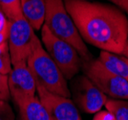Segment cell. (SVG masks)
Masks as SVG:
<instances>
[{
  "label": "cell",
  "mask_w": 128,
  "mask_h": 120,
  "mask_svg": "<svg viewBox=\"0 0 128 120\" xmlns=\"http://www.w3.org/2000/svg\"><path fill=\"white\" fill-rule=\"evenodd\" d=\"M36 92L53 120H82L76 104L70 98L50 92L38 84Z\"/></svg>",
  "instance_id": "cell-9"
},
{
  "label": "cell",
  "mask_w": 128,
  "mask_h": 120,
  "mask_svg": "<svg viewBox=\"0 0 128 120\" xmlns=\"http://www.w3.org/2000/svg\"><path fill=\"white\" fill-rule=\"evenodd\" d=\"M84 42L122 55L128 38V16L117 6L86 0H63Z\"/></svg>",
  "instance_id": "cell-1"
},
{
  "label": "cell",
  "mask_w": 128,
  "mask_h": 120,
  "mask_svg": "<svg viewBox=\"0 0 128 120\" xmlns=\"http://www.w3.org/2000/svg\"><path fill=\"white\" fill-rule=\"evenodd\" d=\"M115 6L122 10L128 16V0H110Z\"/></svg>",
  "instance_id": "cell-19"
},
{
  "label": "cell",
  "mask_w": 128,
  "mask_h": 120,
  "mask_svg": "<svg viewBox=\"0 0 128 120\" xmlns=\"http://www.w3.org/2000/svg\"><path fill=\"white\" fill-rule=\"evenodd\" d=\"M10 98H11V94L9 90L8 75L0 73V100L9 101Z\"/></svg>",
  "instance_id": "cell-17"
},
{
  "label": "cell",
  "mask_w": 128,
  "mask_h": 120,
  "mask_svg": "<svg viewBox=\"0 0 128 120\" xmlns=\"http://www.w3.org/2000/svg\"><path fill=\"white\" fill-rule=\"evenodd\" d=\"M104 107L116 120H128V100L108 98Z\"/></svg>",
  "instance_id": "cell-13"
},
{
  "label": "cell",
  "mask_w": 128,
  "mask_h": 120,
  "mask_svg": "<svg viewBox=\"0 0 128 120\" xmlns=\"http://www.w3.org/2000/svg\"><path fill=\"white\" fill-rule=\"evenodd\" d=\"M34 36V29L23 15L9 20L8 44L12 66L27 63Z\"/></svg>",
  "instance_id": "cell-6"
},
{
  "label": "cell",
  "mask_w": 128,
  "mask_h": 120,
  "mask_svg": "<svg viewBox=\"0 0 128 120\" xmlns=\"http://www.w3.org/2000/svg\"><path fill=\"white\" fill-rule=\"evenodd\" d=\"M23 17L34 30H41L45 21L46 0H20Z\"/></svg>",
  "instance_id": "cell-10"
},
{
  "label": "cell",
  "mask_w": 128,
  "mask_h": 120,
  "mask_svg": "<svg viewBox=\"0 0 128 120\" xmlns=\"http://www.w3.org/2000/svg\"><path fill=\"white\" fill-rule=\"evenodd\" d=\"M0 10L8 20H12L22 15L20 0H0Z\"/></svg>",
  "instance_id": "cell-14"
},
{
  "label": "cell",
  "mask_w": 128,
  "mask_h": 120,
  "mask_svg": "<svg viewBox=\"0 0 128 120\" xmlns=\"http://www.w3.org/2000/svg\"><path fill=\"white\" fill-rule=\"evenodd\" d=\"M44 25L56 38L72 45L83 63L92 60V55L67 11L63 0H46Z\"/></svg>",
  "instance_id": "cell-3"
},
{
  "label": "cell",
  "mask_w": 128,
  "mask_h": 120,
  "mask_svg": "<svg viewBox=\"0 0 128 120\" xmlns=\"http://www.w3.org/2000/svg\"><path fill=\"white\" fill-rule=\"evenodd\" d=\"M12 69L11 53L8 41L0 45V73L9 75Z\"/></svg>",
  "instance_id": "cell-15"
},
{
  "label": "cell",
  "mask_w": 128,
  "mask_h": 120,
  "mask_svg": "<svg viewBox=\"0 0 128 120\" xmlns=\"http://www.w3.org/2000/svg\"><path fill=\"white\" fill-rule=\"evenodd\" d=\"M0 120H16L14 110L9 101L0 100Z\"/></svg>",
  "instance_id": "cell-16"
},
{
  "label": "cell",
  "mask_w": 128,
  "mask_h": 120,
  "mask_svg": "<svg viewBox=\"0 0 128 120\" xmlns=\"http://www.w3.org/2000/svg\"><path fill=\"white\" fill-rule=\"evenodd\" d=\"M86 1H88V0H86Z\"/></svg>",
  "instance_id": "cell-23"
},
{
  "label": "cell",
  "mask_w": 128,
  "mask_h": 120,
  "mask_svg": "<svg viewBox=\"0 0 128 120\" xmlns=\"http://www.w3.org/2000/svg\"><path fill=\"white\" fill-rule=\"evenodd\" d=\"M17 107L20 120H53L38 96L27 100Z\"/></svg>",
  "instance_id": "cell-11"
},
{
  "label": "cell",
  "mask_w": 128,
  "mask_h": 120,
  "mask_svg": "<svg viewBox=\"0 0 128 120\" xmlns=\"http://www.w3.org/2000/svg\"><path fill=\"white\" fill-rule=\"evenodd\" d=\"M122 55L128 58V38H127V41H126V46H125V49H124V52H123Z\"/></svg>",
  "instance_id": "cell-22"
},
{
  "label": "cell",
  "mask_w": 128,
  "mask_h": 120,
  "mask_svg": "<svg viewBox=\"0 0 128 120\" xmlns=\"http://www.w3.org/2000/svg\"><path fill=\"white\" fill-rule=\"evenodd\" d=\"M9 26V20L6 17V16L0 10V31H3L4 29Z\"/></svg>",
  "instance_id": "cell-20"
},
{
  "label": "cell",
  "mask_w": 128,
  "mask_h": 120,
  "mask_svg": "<svg viewBox=\"0 0 128 120\" xmlns=\"http://www.w3.org/2000/svg\"><path fill=\"white\" fill-rule=\"evenodd\" d=\"M27 66L34 75L38 85L48 91L66 98L71 97V91L61 71L45 50L41 39L34 34L32 41L31 53Z\"/></svg>",
  "instance_id": "cell-2"
},
{
  "label": "cell",
  "mask_w": 128,
  "mask_h": 120,
  "mask_svg": "<svg viewBox=\"0 0 128 120\" xmlns=\"http://www.w3.org/2000/svg\"><path fill=\"white\" fill-rule=\"evenodd\" d=\"M8 38H9V26L3 31H0V45L8 41Z\"/></svg>",
  "instance_id": "cell-21"
},
{
  "label": "cell",
  "mask_w": 128,
  "mask_h": 120,
  "mask_svg": "<svg viewBox=\"0 0 128 120\" xmlns=\"http://www.w3.org/2000/svg\"><path fill=\"white\" fill-rule=\"evenodd\" d=\"M82 69L84 75L108 98L128 100V82L106 69L98 59L83 63Z\"/></svg>",
  "instance_id": "cell-5"
},
{
  "label": "cell",
  "mask_w": 128,
  "mask_h": 120,
  "mask_svg": "<svg viewBox=\"0 0 128 120\" xmlns=\"http://www.w3.org/2000/svg\"><path fill=\"white\" fill-rule=\"evenodd\" d=\"M93 120H116V118L114 117V115L111 112H109L106 109V110L98 111L94 116Z\"/></svg>",
  "instance_id": "cell-18"
},
{
  "label": "cell",
  "mask_w": 128,
  "mask_h": 120,
  "mask_svg": "<svg viewBox=\"0 0 128 120\" xmlns=\"http://www.w3.org/2000/svg\"><path fill=\"white\" fill-rule=\"evenodd\" d=\"M75 104L86 113H96L105 106L108 97L93 84L88 77L80 75L74 78L72 93Z\"/></svg>",
  "instance_id": "cell-7"
},
{
  "label": "cell",
  "mask_w": 128,
  "mask_h": 120,
  "mask_svg": "<svg viewBox=\"0 0 128 120\" xmlns=\"http://www.w3.org/2000/svg\"><path fill=\"white\" fill-rule=\"evenodd\" d=\"M41 41L66 80L74 79L82 68L83 62L76 50L68 42L56 38L45 25L41 28Z\"/></svg>",
  "instance_id": "cell-4"
},
{
  "label": "cell",
  "mask_w": 128,
  "mask_h": 120,
  "mask_svg": "<svg viewBox=\"0 0 128 120\" xmlns=\"http://www.w3.org/2000/svg\"><path fill=\"white\" fill-rule=\"evenodd\" d=\"M8 84L11 98L16 106L36 96V82L27 63L12 66L8 75Z\"/></svg>",
  "instance_id": "cell-8"
},
{
  "label": "cell",
  "mask_w": 128,
  "mask_h": 120,
  "mask_svg": "<svg viewBox=\"0 0 128 120\" xmlns=\"http://www.w3.org/2000/svg\"><path fill=\"white\" fill-rule=\"evenodd\" d=\"M98 60L103 66L128 82V58L123 55H117L102 51Z\"/></svg>",
  "instance_id": "cell-12"
}]
</instances>
